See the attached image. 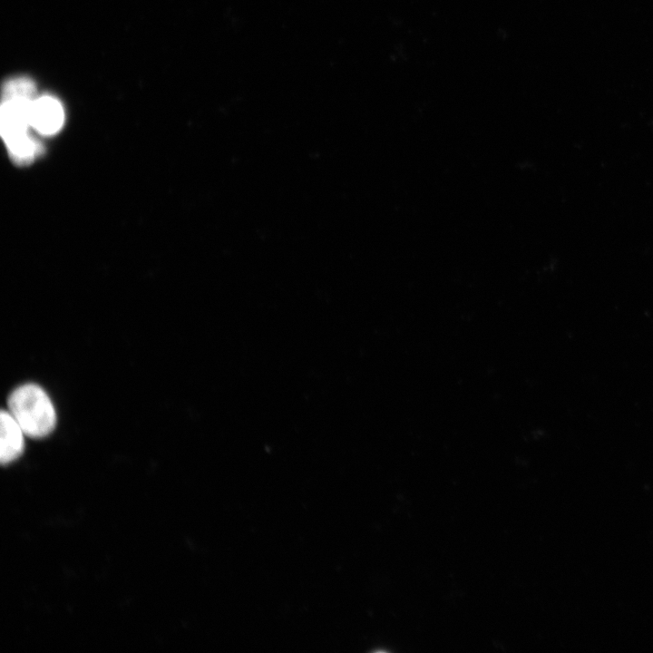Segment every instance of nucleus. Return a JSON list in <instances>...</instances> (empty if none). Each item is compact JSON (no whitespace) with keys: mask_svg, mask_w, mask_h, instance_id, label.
I'll return each mask as SVG.
<instances>
[{"mask_svg":"<svg viewBox=\"0 0 653 653\" xmlns=\"http://www.w3.org/2000/svg\"><path fill=\"white\" fill-rule=\"evenodd\" d=\"M8 407L24 434L30 437H44L55 426V409L39 385L26 384L17 387L9 396Z\"/></svg>","mask_w":653,"mask_h":653,"instance_id":"nucleus-1","label":"nucleus"},{"mask_svg":"<svg viewBox=\"0 0 653 653\" xmlns=\"http://www.w3.org/2000/svg\"><path fill=\"white\" fill-rule=\"evenodd\" d=\"M63 122V111L60 102L52 97L34 100L31 109V125L43 134H54Z\"/></svg>","mask_w":653,"mask_h":653,"instance_id":"nucleus-2","label":"nucleus"},{"mask_svg":"<svg viewBox=\"0 0 653 653\" xmlns=\"http://www.w3.org/2000/svg\"><path fill=\"white\" fill-rule=\"evenodd\" d=\"M0 427V459L3 464H6L22 454L24 445V433L10 412L6 411L1 412Z\"/></svg>","mask_w":653,"mask_h":653,"instance_id":"nucleus-3","label":"nucleus"},{"mask_svg":"<svg viewBox=\"0 0 653 653\" xmlns=\"http://www.w3.org/2000/svg\"><path fill=\"white\" fill-rule=\"evenodd\" d=\"M34 84L26 78H15L6 82L3 89V99L9 98H34Z\"/></svg>","mask_w":653,"mask_h":653,"instance_id":"nucleus-4","label":"nucleus"}]
</instances>
